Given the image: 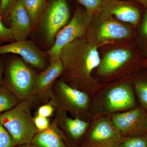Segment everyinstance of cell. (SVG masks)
I'll return each instance as SVG.
<instances>
[{
	"instance_id": "cell-1",
	"label": "cell",
	"mask_w": 147,
	"mask_h": 147,
	"mask_svg": "<svg viewBox=\"0 0 147 147\" xmlns=\"http://www.w3.org/2000/svg\"><path fill=\"white\" fill-rule=\"evenodd\" d=\"M78 39L65 45L61 51L64 71L69 78L79 83L85 92L93 93L98 84L91 75L101 60L96 46Z\"/></svg>"
},
{
	"instance_id": "cell-2",
	"label": "cell",
	"mask_w": 147,
	"mask_h": 147,
	"mask_svg": "<svg viewBox=\"0 0 147 147\" xmlns=\"http://www.w3.org/2000/svg\"><path fill=\"white\" fill-rule=\"evenodd\" d=\"M0 122L10 134L16 146L30 144L38 132L31 114V106L26 100L0 114Z\"/></svg>"
},
{
	"instance_id": "cell-3",
	"label": "cell",
	"mask_w": 147,
	"mask_h": 147,
	"mask_svg": "<svg viewBox=\"0 0 147 147\" xmlns=\"http://www.w3.org/2000/svg\"><path fill=\"white\" fill-rule=\"evenodd\" d=\"M93 15L86 10L76 9L69 23L59 32L53 47L47 52L51 62L61 59V51L65 45L84 35Z\"/></svg>"
},
{
	"instance_id": "cell-4",
	"label": "cell",
	"mask_w": 147,
	"mask_h": 147,
	"mask_svg": "<svg viewBox=\"0 0 147 147\" xmlns=\"http://www.w3.org/2000/svg\"><path fill=\"white\" fill-rule=\"evenodd\" d=\"M99 115L130 110L136 105L134 91L129 83L116 85L106 90L95 103Z\"/></svg>"
},
{
	"instance_id": "cell-5",
	"label": "cell",
	"mask_w": 147,
	"mask_h": 147,
	"mask_svg": "<svg viewBox=\"0 0 147 147\" xmlns=\"http://www.w3.org/2000/svg\"><path fill=\"white\" fill-rule=\"evenodd\" d=\"M35 76L22 61L14 59L7 67L4 84L19 98H26L32 94Z\"/></svg>"
},
{
	"instance_id": "cell-6",
	"label": "cell",
	"mask_w": 147,
	"mask_h": 147,
	"mask_svg": "<svg viewBox=\"0 0 147 147\" xmlns=\"http://www.w3.org/2000/svg\"><path fill=\"white\" fill-rule=\"evenodd\" d=\"M40 17L45 37L49 43L54 44L57 34L69 19V8L66 1L51 0Z\"/></svg>"
},
{
	"instance_id": "cell-7",
	"label": "cell",
	"mask_w": 147,
	"mask_h": 147,
	"mask_svg": "<svg viewBox=\"0 0 147 147\" xmlns=\"http://www.w3.org/2000/svg\"><path fill=\"white\" fill-rule=\"evenodd\" d=\"M90 142L93 147H117L124 140L108 117L98 119L94 124Z\"/></svg>"
},
{
	"instance_id": "cell-8",
	"label": "cell",
	"mask_w": 147,
	"mask_h": 147,
	"mask_svg": "<svg viewBox=\"0 0 147 147\" xmlns=\"http://www.w3.org/2000/svg\"><path fill=\"white\" fill-rule=\"evenodd\" d=\"M110 119L121 135H130L144 131L147 114L143 108H137L113 114Z\"/></svg>"
},
{
	"instance_id": "cell-9",
	"label": "cell",
	"mask_w": 147,
	"mask_h": 147,
	"mask_svg": "<svg viewBox=\"0 0 147 147\" xmlns=\"http://www.w3.org/2000/svg\"><path fill=\"white\" fill-rule=\"evenodd\" d=\"M58 96L63 107L77 116L88 115L90 98L88 94L64 82L59 83Z\"/></svg>"
},
{
	"instance_id": "cell-10",
	"label": "cell",
	"mask_w": 147,
	"mask_h": 147,
	"mask_svg": "<svg viewBox=\"0 0 147 147\" xmlns=\"http://www.w3.org/2000/svg\"><path fill=\"white\" fill-rule=\"evenodd\" d=\"M7 53L20 55L26 62L37 68L43 69L46 67L45 55L31 41L16 40L0 46V55Z\"/></svg>"
},
{
	"instance_id": "cell-11",
	"label": "cell",
	"mask_w": 147,
	"mask_h": 147,
	"mask_svg": "<svg viewBox=\"0 0 147 147\" xmlns=\"http://www.w3.org/2000/svg\"><path fill=\"white\" fill-rule=\"evenodd\" d=\"M97 13L104 17L114 15L119 20L133 25L137 24L140 17L139 9L123 0H105Z\"/></svg>"
},
{
	"instance_id": "cell-12",
	"label": "cell",
	"mask_w": 147,
	"mask_h": 147,
	"mask_svg": "<svg viewBox=\"0 0 147 147\" xmlns=\"http://www.w3.org/2000/svg\"><path fill=\"white\" fill-rule=\"evenodd\" d=\"M63 71V64L61 59L51 62L49 67L35 77L32 94L36 95L43 100L52 96V85Z\"/></svg>"
},
{
	"instance_id": "cell-13",
	"label": "cell",
	"mask_w": 147,
	"mask_h": 147,
	"mask_svg": "<svg viewBox=\"0 0 147 147\" xmlns=\"http://www.w3.org/2000/svg\"><path fill=\"white\" fill-rule=\"evenodd\" d=\"M11 31L14 40H25L31 28V22L27 10L21 0H16L10 11Z\"/></svg>"
},
{
	"instance_id": "cell-14",
	"label": "cell",
	"mask_w": 147,
	"mask_h": 147,
	"mask_svg": "<svg viewBox=\"0 0 147 147\" xmlns=\"http://www.w3.org/2000/svg\"><path fill=\"white\" fill-rule=\"evenodd\" d=\"M131 57V53L126 49L114 50L107 53L98 66V74L102 76L110 75L121 68Z\"/></svg>"
},
{
	"instance_id": "cell-15",
	"label": "cell",
	"mask_w": 147,
	"mask_h": 147,
	"mask_svg": "<svg viewBox=\"0 0 147 147\" xmlns=\"http://www.w3.org/2000/svg\"><path fill=\"white\" fill-rule=\"evenodd\" d=\"M32 147H67L61 132L53 124L47 129L38 132L31 142Z\"/></svg>"
},
{
	"instance_id": "cell-16",
	"label": "cell",
	"mask_w": 147,
	"mask_h": 147,
	"mask_svg": "<svg viewBox=\"0 0 147 147\" xmlns=\"http://www.w3.org/2000/svg\"><path fill=\"white\" fill-rule=\"evenodd\" d=\"M103 17L107 20L100 26L98 32L99 40L106 41L123 39L130 36L131 32L127 27L112 19L111 17Z\"/></svg>"
},
{
	"instance_id": "cell-17",
	"label": "cell",
	"mask_w": 147,
	"mask_h": 147,
	"mask_svg": "<svg viewBox=\"0 0 147 147\" xmlns=\"http://www.w3.org/2000/svg\"><path fill=\"white\" fill-rule=\"evenodd\" d=\"M63 123L68 134L72 138L78 139L86 131L88 127L89 122L79 117L71 119L65 116Z\"/></svg>"
},
{
	"instance_id": "cell-18",
	"label": "cell",
	"mask_w": 147,
	"mask_h": 147,
	"mask_svg": "<svg viewBox=\"0 0 147 147\" xmlns=\"http://www.w3.org/2000/svg\"><path fill=\"white\" fill-rule=\"evenodd\" d=\"M16 95L5 84H0V114L12 109L18 104Z\"/></svg>"
},
{
	"instance_id": "cell-19",
	"label": "cell",
	"mask_w": 147,
	"mask_h": 147,
	"mask_svg": "<svg viewBox=\"0 0 147 147\" xmlns=\"http://www.w3.org/2000/svg\"><path fill=\"white\" fill-rule=\"evenodd\" d=\"M28 13L32 25L41 16L45 7L46 0H21Z\"/></svg>"
},
{
	"instance_id": "cell-20",
	"label": "cell",
	"mask_w": 147,
	"mask_h": 147,
	"mask_svg": "<svg viewBox=\"0 0 147 147\" xmlns=\"http://www.w3.org/2000/svg\"><path fill=\"white\" fill-rule=\"evenodd\" d=\"M119 147H147V133L139 134L124 140Z\"/></svg>"
},
{
	"instance_id": "cell-21",
	"label": "cell",
	"mask_w": 147,
	"mask_h": 147,
	"mask_svg": "<svg viewBox=\"0 0 147 147\" xmlns=\"http://www.w3.org/2000/svg\"><path fill=\"white\" fill-rule=\"evenodd\" d=\"M137 97L142 107L147 110V81H139L134 83Z\"/></svg>"
},
{
	"instance_id": "cell-22",
	"label": "cell",
	"mask_w": 147,
	"mask_h": 147,
	"mask_svg": "<svg viewBox=\"0 0 147 147\" xmlns=\"http://www.w3.org/2000/svg\"><path fill=\"white\" fill-rule=\"evenodd\" d=\"M90 13H97L105 0H77Z\"/></svg>"
},
{
	"instance_id": "cell-23",
	"label": "cell",
	"mask_w": 147,
	"mask_h": 147,
	"mask_svg": "<svg viewBox=\"0 0 147 147\" xmlns=\"http://www.w3.org/2000/svg\"><path fill=\"white\" fill-rule=\"evenodd\" d=\"M16 146L10 134L0 122V147H15Z\"/></svg>"
},
{
	"instance_id": "cell-24",
	"label": "cell",
	"mask_w": 147,
	"mask_h": 147,
	"mask_svg": "<svg viewBox=\"0 0 147 147\" xmlns=\"http://www.w3.org/2000/svg\"><path fill=\"white\" fill-rule=\"evenodd\" d=\"M14 40L10 29L5 26L0 19V42L12 41Z\"/></svg>"
},
{
	"instance_id": "cell-25",
	"label": "cell",
	"mask_w": 147,
	"mask_h": 147,
	"mask_svg": "<svg viewBox=\"0 0 147 147\" xmlns=\"http://www.w3.org/2000/svg\"><path fill=\"white\" fill-rule=\"evenodd\" d=\"M34 121L36 127L38 131H42L47 129L50 126V121L47 118L44 117L37 115L34 118Z\"/></svg>"
},
{
	"instance_id": "cell-26",
	"label": "cell",
	"mask_w": 147,
	"mask_h": 147,
	"mask_svg": "<svg viewBox=\"0 0 147 147\" xmlns=\"http://www.w3.org/2000/svg\"><path fill=\"white\" fill-rule=\"evenodd\" d=\"M54 111L53 105L50 104H45L40 106L38 110L37 115L45 118L52 116Z\"/></svg>"
},
{
	"instance_id": "cell-27",
	"label": "cell",
	"mask_w": 147,
	"mask_h": 147,
	"mask_svg": "<svg viewBox=\"0 0 147 147\" xmlns=\"http://www.w3.org/2000/svg\"><path fill=\"white\" fill-rule=\"evenodd\" d=\"M16 0H0V13H5L10 11Z\"/></svg>"
},
{
	"instance_id": "cell-28",
	"label": "cell",
	"mask_w": 147,
	"mask_h": 147,
	"mask_svg": "<svg viewBox=\"0 0 147 147\" xmlns=\"http://www.w3.org/2000/svg\"><path fill=\"white\" fill-rule=\"evenodd\" d=\"M142 30L143 33L147 37V10L146 11L144 15Z\"/></svg>"
},
{
	"instance_id": "cell-29",
	"label": "cell",
	"mask_w": 147,
	"mask_h": 147,
	"mask_svg": "<svg viewBox=\"0 0 147 147\" xmlns=\"http://www.w3.org/2000/svg\"><path fill=\"white\" fill-rule=\"evenodd\" d=\"M3 84L4 81L3 77V69L1 66H0V84Z\"/></svg>"
},
{
	"instance_id": "cell-30",
	"label": "cell",
	"mask_w": 147,
	"mask_h": 147,
	"mask_svg": "<svg viewBox=\"0 0 147 147\" xmlns=\"http://www.w3.org/2000/svg\"><path fill=\"white\" fill-rule=\"evenodd\" d=\"M123 1H124V0H123ZM133 1L139 2L141 3L145 7H146L147 8V0H133Z\"/></svg>"
},
{
	"instance_id": "cell-31",
	"label": "cell",
	"mask_w": 147,
	"mask_h": 147,
	"mask_svg": "<svg viewBox=\"0 0 147 147\" xmlns=\"http://www.w3.org/2000/svg\"><path fill=\"white\" fill-rule=\"evenodd\" d=\"M15 147H32L30 144L21 145V146H16Z\"/></svg>"
},
{
	"instance_id": "cell-32",
	"label": "cell",
	"mask_w": 147,
	"mask_h": 147,
	"mask_svg": "<svg viewBox=\"0 0 147 147\" xmlns=\"http://www.w3.org/2000/svg\"><path fill=\"white\" fill-rule=\"evenodd\" d=\"M144 131H146V132H147V121L146 124V127H145Z\"/></svg>"
},
{
	"instance_id": "cell-33",
	"label": "cell",
	"mask_w": 147,
	"mask_h": 147,
	"mask_svg": "<svg viewBox=\"0 0 147 147\" xmlns=\"http://www.w3.org/2000/svg\"><path fill=\"white\" fill-rule=\"evenodd\" d=\"M145 65H146V66L147 67V61L146 63V64H145Z\"/></svg>"
}]
</instances>
